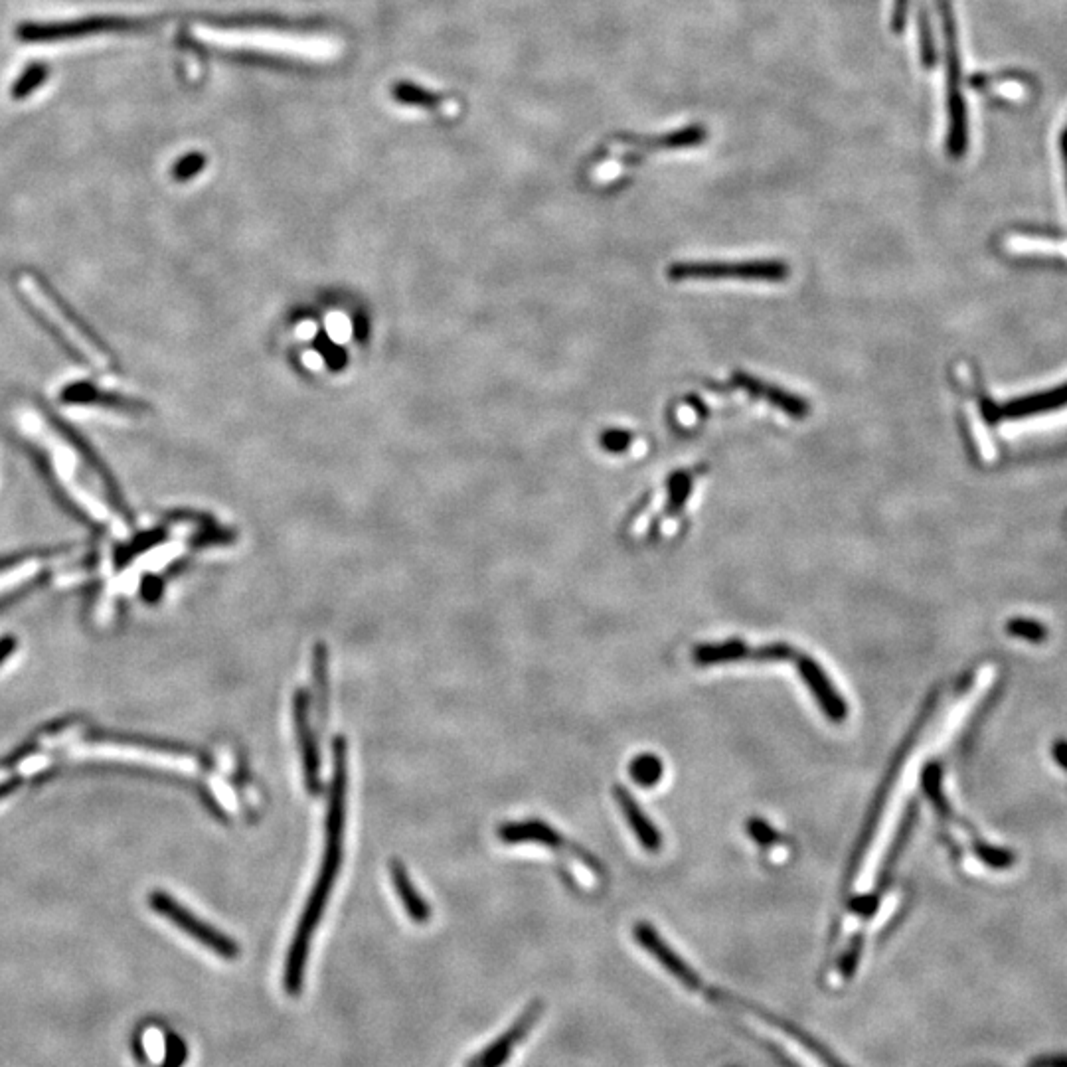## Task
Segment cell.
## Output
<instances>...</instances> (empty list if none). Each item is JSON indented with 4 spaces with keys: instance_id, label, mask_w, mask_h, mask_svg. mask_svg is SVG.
Listing matches in <instances>:
<instances>
[{
    "instance_id": "cell-3",
    "label": "cell",
    "mask_w": 1067,
    "mask_h": 1067,
    "mask_svg": "<svg viewBox=\"0 0 1067 1067\" xmlns=\"http://www.w3.org/2000/svg\"><path fill=\"white\" fill-rule=\"evenodd\" d=\"M704 473L696 469L672 473L657 491L645 496L627 520V534L635 542H664L682 534L688 510Z\"/></svg>"
},
{
    "instance_id": "cell-8",
    "label": "cell",
    "mask_w": 1067,
    "mask_h": 1067,
    "mask_svg": "<svg viewBox=\"0 0 1067 1067\" xmlns=\"http://www.w3.org/2000/svg\"><path fill=\"white\" fill-rule=\"evenodd\" d=\"M149 903L159 915H163L172 925H176L180 931H184L188 937L198 941L202 947H206L208 951H212L220 959L234 961V959L240 957V953H242L240 945L232 937H228L220 929H216L210 923H206L200 917H196L192 911H188L184 905H180L165 892H153L151 898H149Z\"/></svg>"
},
{
    "instance_id": "cell-26",
    "label": "cell",
    "mask_w": 1067,
    "mask_h": 1067,
    "mask_svg": "<svg viewBox=\"0 0 1067 1067\" xmlns=\"http://www.w3.org/2000/svg\"><path fill=\"white\" fill-rule=\"evenodd\" d=\"M48 761H50L48 757H32V759H28L26 763H22V765H20V773H24V775L36 773L38 769L46 767V765H48Z\"/></svg>"
},
{
    "instance_id": "cell-14",
    "label": "cell",
    "mask_w": 1067,
    "mask_h": 1067,
    "mask_svg": "<svg viewBox=\"0 0 1067 1067\" xmlns=\"http://www.w3.org/2000/svg\"><path fill=\"white\" fill-rule=\"evenodd\" d=\"M613 797H615L625 821L629 824V828L633 830L637 842L649 852H658L660 846H662V836H660L657 826L651 821V817L641 809L637 799L623 785H615L613 787Z\"/></svg>"
},
{
    "instance_id": "cell-13",
    "label": "cell",
    "mask_w": 1067,
    "mask_h": 1067,
    "mask_svg": "<svg viewBox=\"0 0 1067 1067\" xmlns=\"http://www.w3.org/2000/svg\"><path fill=\"white\" fill-rule=\"evenodd\" d=\"M72 755L117 759V761H137V763H153V765H168V767H192V761L186 757H176L163 751L133 747V745H113V743L78 745L72 749Z\"/></svg>"
},
{
    "instance_id": "cell-9",
    "label": "cell",
    "mask_w": 1067,
    "mask_h": 1067,
    "mask_svg": "<svg viewBox=\"0 0 1067 1067\" xmlns=\"http://www.w3.org/2000/svg\"><path fill=\"white\" fill-rule=\"evenodd\" d=\"M741 1020L753 1030L755 1034H761L769 1046L777 1048L783 1060L793 1067H836L830 1058H826L819 1048H815L811 1042L801 1038L799 1034L787 1030L785 1026L777 1024L771 1018H763L753 1012H741Z\"/></svg>"
},
{
    "instance_id": "cell-17",
    "label": "cell",
    "mask_w": 1067,
    "mask_h": 1067,
    "mask_svg": "<svg viewBox=\"0 0 1067 1067\" xmlns=\"http://www.w3.org/2000/svg\"><path fill=\"white\" fill-rule=\"evenodd\" d=\"M392 99L406 107H419V109H439L445 97L439 93L413 82H396L390 89Z\"/></svg>"
},
{
    "instance_id": "cell-7",
    "label": "cell",
    "mask_w": 1067,
    "mask_h": 1067,
    "mask_svg": "<svg viewBox=\"0 0 1067 1067\" xmlns=\"http://www.w3.org/2000/svg\"><path fill=\"white\" fill-rule=\"evenodd\" d=\"M801 653L787 643L749 645L741 639H728L720 643H706L692 649V660L698 666H722V664H785L795 666Z\"/></svg>"
},
{
    "instance_id": "cell-23",
    "label": "cell",
    "mask_w": 1067,
    "mask_h": 1067,
    "mask_svg": "<svg viewBox=\"0 0 1067 1067\" xmlns=\"http://www.w3.org/2000/svg\"><path fill=\"white\" fill-rule=\"evenodd\" d=\"M186 1058V1046L178 1036H168L166 1040V1062L163 1067H180Z\"/></svg>"
},
{
    "instance_id": "cell-15",
    "label": "cell",
    "mask_w": 1067,
    "mask_h": 1067,
    "mask_svg": "<svg viewBox=\"0 0 1067 1067\" xmlns=\"http://www.w3.org/2000/svg\"><path fill=\"white\" fill-rule=\"evenodd\" d=\"M498 836L506 844H542L548 848H562L568 844L556 828L542 821L504 824L500 826Z\"/></svg>"
},
{
    "instance_id": "cell-5",
    "label": "cell",
    "mask_w": 1067,
    "mask_h": 1067,
    "mask_svg": "<svg viewBox=\"0 0 1067 1067\" xmlns=\"http://www.w3.org/2000/svg\"><path fill=\"white\" fill-rule=\"evenodd\" d=\"M789 277V267L777 259L751 261H688L676 263L668 269V279L678 283L688 281H743V283H783Z\"/></svg>"
},
{
    "instance_id": "cell-18",
    "label": "cell",
    "mask_w": 1067,
    "mask_h": 1067,
    "mask_svg": "<svg viewBox=\"0 0 1067 1067\" xmlns=\"http://www.w3.org/2000/svg\"><path fill=\"white\" fill-rule=\"evenodd\" d=\"M631 779L641 787H655L664 777V763L655 753H641L629 763Z\"/></svg>"
},
{
    "instance_id": "cell-21",
    "label": "cell",
    "mask_w": 1067,
    "mask_h": 1067,
    "mask_svg": "<svg viewBox=\"0 0 1067 1067\" xmlns=\"http://www.w3.org/2000/svg\"><path fill=\"white\" fill-rule=\"evenodd\" d=\"M38 572H40V562H36V560H28V562H22L18 566L8 568L6 572H0V593L18 587L20 583L28 581L30 577H34Z\"/></svg>"
},
{
    "instance_id": "cell-11",
    "label": "cell",
    "mask_w": 1067,
    "mask_h": 1067,
    "mask_svg": "<svg viewBox=\"0 0 1067 1067\" xmlns=\"http://www.w3.org/2000/svg\"><path fill=\"white\" fill-rule=\"evenodd\" d=\"M795 668L803 684L809 688L813 700L819 704L822 714L830 722L842 724L848 718V704L842 698L840 690H836V686L832 684V678L826 674L821 662L801 653V657L795 662Z\"/></svg>"
},
{
    "instance_id": "cell-27",
    "label": "cell",
    "mask_w": 1067,
    "mask_h": 1067,
    "mask_svg": "<svg viewBox=\"0 0 1067 1067\" xmlns=\"http://www.w3.org/2000/svg\"><path fill=\"white\" fill-rule=\"evenodd\" d=\"M12 649H14V641H10V639H8V641L0 643V662H2L4 658L8 657V655L12 653Z\"/></svg>"
},
{
    "instance_id": "cell-12",
    "label": "cell",
    "mask_w": 1067,
    "mask_h": 1067,
    "mask_svg": "<svg viewBox=\"0 0 1067 1067\" xmlns=\"http://www.w3.org/2000/svg\"><path fill=\"white\" fill-rule=\"evenodd\" d=\"M293 720L299 738V747L303 755L305 785L311 795L321 791V755L317 747V736L309 724V696L307 692H297L293 700Z\"/></svg>"
},
{
    "instance_id": "cell-24",
    "label": "cell",
    "mask_w": 1067,
    "mask_h": 1067,
    "mask_svg": "<svg viewBox=\"0 0 1067 1067\" xmlns=\"http://www.w3.org/2000/svg\"><path fill=\"white\" fill-rule=\"evenodd\" d=\"M204 157L202 155H190V157H184L178 166H176V174L180 178H188V176H194L202 166H204Z\"/></svg>"
},
{
    "instance_id": "cell-25",
    "label": "cell",
    "mask_w": 1067,
    "mask_h": 1067,
    "mask_svg": "<svg viewBox=\"0 0 1067 1067\" xmlns=\"http://www.w3.org/2000/svg\"><path fill=\"white\" fill-rule=\"evenodd\" d=\"M907 4H909V0H896V2H894V18H892V24H894V30H896V32H902L903 26H905Z\"/></svg>"
},
{
    "instance_id": "cell-10",
    "label": "cell",
    "mask_w": 1067,
    "mask_h": 1067,
    "mask_svg": "<svg viewBox=\"0 0 1067 1067\" xmlns=\"http://www.w3.org/2000/svg\"><path fill=\"white\" fill-rule=\"evenodd\" d=\"M544 1012V1004L542 1002H532L512 1024L510 1028H506V1032H502L496 1040H493L487 1048H483L479 1054H475L473 1058H469L467 1066L465 1067H502L512 1056V1052L516 1050V1046L520 1042L526 1040V1036L532 1032L534 1024L540 1020Z\"/></svg>"
},
{
    "instance_id": "cell-19",
    "label": "cell",
    "mask_w": 1067,
    "mask_h": 1067,
    "mask_svg": "<svg viewBox=\"0 0 1067 1067\" xmlns=\"http://www.w3.org/2000/svg\"><path fill=\"white\" fill-rule=\"evenodd\" d=\"M603 447L611 453H627L633 449L635 455H643L647 451V443L643 437H639L635 431L625 429H611L603 435Z\"/></svg>"
},
{
    "instance_id": "cell-22",
    "label": "cell",
    "mask_w": 1067,
    "mask_h": 1067,
    "mask_svg": "<svg viewBox=\"0 0 1067 1067\" xmlns=\"http://www.w3.org/2000/svg\"><path fill=\"white\" fill-rule=\"evenodd\" d=\"M919 30H921V62L927 70L935 68L937 62V50H935V38L931 32V24L927 18V12H919Z\"/></svg>"
},
{
    "instance_id": "cell-20",
    "label": "cell",
    "mask_w": 1067,
    "mask_h": 1067,
    "mask_svg": "<svg viewBox=\"0 0 1067 1067\" xmlns=\"http://www.w3.org/2000/svg\"><path fill=\"white\" fill-rule=\"evenodd\" d=\"M747 832H749L751 840H753L757 846L767 848V850L771 852V856H773V852H777L783 844H787V840L779 834V830H777L775 826L767 824V821H763V819H753V821H749V824H747Z\"/></svg>"
},
{
    "instance_id": "cell-6",
    "label": "cell",
    "mask_w": 1067,
    "mask_h": 1067,
    "mask_svg": "<svg viewBox=\"0 0 1067 1067\" xmlns=\"http://www.w3.org/2000/svg\"><path fill=\"white\" fill-rule=\"evenodd\" d=\"M943 24L945 38V56H947V105H949V137L947 149L959 159L967 153L969 127H967V105L961 93V64H959V42H957V24L953 16L951 0H937Z\"/></svg>"
},
{
    "instance_id": "cell-4",
    "label": "cell",
    "mask_w": 1067,
    "mask_h": 1067,
    "mask_svg": "<svg viewBox=\"0 0 1067 1067\" xmlns=\"http://www.w3.org/2000/svg\"><path fill=\"white\" fill-rule=\"evenodd\" d=\"M18 289L24 301L36 311V315L54 330L56 336L83 362L95 370L109 368V356L101 346L72 319V315L58 303V299L34 277L22 273L18 279Z\"/></svg>"
},
{
    "instance_id": "cell-2",
    "label": "cell",
    "mask_w": 1067,
    "mask_h": 1067,
    "mask_svg": "<svg viewBox=\"0 0 1067 1067\" xmlns=\"http://www.w3.org/2000/svg\"><path fill=\"white\" fill-rule=\"evenodd\" d=\"M346 789H348V747L342 738H336L332 747V783H330L329 809L325 824V850L321 860L319 878L309 894L307 905L297 923L295 935L289 945L283 971V988L289 996H299L305 985V971L311 953L313 933L317 931L323 913L327 909L334 882L342 864V836L346 819Z\"/></svg>"
},
{
    "instance_id": "cell-1",
    "label": "cell",
    "mask_w": 1067,
    "mask_h": 1067,
    "mask_svg": "<svg viewBox=\"0 0 1067 1067\" xmlns=\"http://www.w3.org/2000/svg\"><path fill=\"white\" fill-rule=\"evenodd\" d=\"M18 425L46 459L60 489L83 514L117 534H125L115 494L97 467L85 457L82 447L52 419L32 408L18 411Z\"/></svg>"
},
{
    "instance_id": "cell-16",
    "label": "cell",
    "mask_w": 1067,
    "mask_h": 1067,
    "mask_svg": "<svg viewBox=\"0 0 1067 1067\" xmlns=\"http://www.w3.org/2000/svg\"><path fill=\"white\" fill-rule=\"evenodd\" d=\"M390 880H392V886L398 892L400 902L404 905V909H406L411 921L417 923V925L427 923L431 919V907L415 890L410 874H408L406 866L400 860H392L390 862Z\"/></svg>"
}]
</instances>
